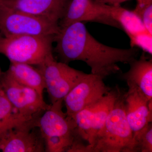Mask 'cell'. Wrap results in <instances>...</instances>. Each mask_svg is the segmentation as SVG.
Returning <instances> with one entry per match:
<instances>
[{"label":"cell","mask_w":152,"mask_h":152,"mask_svg":"<svg viewBox=\"0 0 152 152\" xmlns=\"http://www.w3.org/2000/svg\"><path fill=\"white\" fill-rule=\"evenodd\" d=\"M55 50L62 62L82 61L91 69V73L104 78L119 72L120 63L129 64L137 58L139 50L135 47L121 49L100 42L89 32L82 22L60 28L55 36Z\"/></svg>","instance_id":"obj_1"},{"label":"cell","mask_w":152,"mask_h":152,"mask_svg":"<svg viewBox=\"0 0 152 152\" xmlns=\"http://www.w3.org/2000/svg\"><path fill=\"white\" fill-rule=\"evenodd\" d=\"M63 100H60L52 104L37 122L43 139L45 152H68L80 138L73 119L63 112Z\"/></svg>","instance_id":"obj_2"},{"label":"cell","mask_w":152,"mask_h":152,"mask_svg":"<svg viewBox=\"0 0 152 152\" xmlns=\"http://www.w3.org/2000/svg\"><path fill=\"white\" fill-rule=\"evenodd\" d=\"M135 152L132 131L127 120L121 93L99 133L92 152Z\"/></svg>","instance_id":"obj_3"},{"label":"cell","mask_w":152,"mask_h":152,"mask_svg":"<svg viewBox=\"0 0 152 152\" xmlns=\"http://www.w3.org/2000/svg\"><path fill=\"white\" fill-rule=\"evenodd\" d=\"M55 36L0 37V53L10 62L39 65L53 53Z\"/></svg>","instance_id":"obj_4"},{"label":"cell","mask_w":152,"mask_h":152,"mask_svg":"<svg viewBox=\"0 0 152 152\" xmlns=\"http://www.w3.org/2000/svg\"><path fill=\"white\" fill-rule=\"evenodd\" d=\"M60 30L58 24L0 5V34L2 37L56 36Z\"/></svg>","instance_id":"obj_5"},{"label":"cell","mask_w":152,"mask_h":152,"mask_svg":"<svg viewBox=\"0 0 152 152\" xmlns=\"http://www.w3.org/2000/svg\"><path fill=\"white\" fill-rule=\"evenodd\" d=\"M43 76L52 104L64 100L66 95L81 81L87 74L71 67L68 64L57 61L53 53L38 65Z\"/></svg>","instance_id":"obj_6"},{"label":"cell","mask_w":152,"mask_h":152,"mask_svg":"<svg viewBox=\"0 0 152 152\" xmlns=\"http://www.w3.org/2000/svg\"><path fill=\"white\" fill-rule=\"evenodd\" d=\"M0 85L11 104L26 116L36 119L50 107L36 90L17 82L7 72L0 78Z\"/></svg>","instance_id":"obj_7"},{"label":"cell","mask_w":152,"mask_h":152,"mask_svg":"<svg viewBox=\"0 0 152 152\" xmlns=\"http://www.w3.org/2000/svg\"><path fill=\"white\" fill-rule=\"evenodd\" d=\"M101 76L87 74L80 82L64 98L66 114L72 118L74 115L88 106L99 101L110 91Z\"/></svg>","instance_id":"obj_8"},{"label":"cell","mask_w":152,"mask_h":152,"mask_svg":"<svg viewBox=\"0 0 152 152\" xmlns=\"http://www.w3.org/2000/svg\"><path fill=\"white\" fill-rule=\"evenodd\" d=\"M106 13L120 25L129 37L132 48H140L150 55L152 54V34L145 28L140 17L121 5L103 4Z\"/></svg>","instance_id":"obj_9"},{"label":"cell","mask_w":152,"mask_h":152,"mask_svg":"<svg viewBox=\"0 0 152 152\" xmlns=\"http://www.w3.org/2000/svg\"><path fill=\"white\" fill-rule=\"evenodd\" d=\"M85 22H96L121 29L119 24L106 13L103 4L95 0H69L59 22L60 28Z\"/></svg>","instance_id":"obj_10"},{"label":"cell","mask_w":152,"mask_h":152,"mask_svg":"<svg viewBox=\"0 0 152 152\" xmlns=\"http://www.w3.org/2000/svg\"><path fill=\"white\" fill-rule=\"evenodd\" d=\"M128 87L127 92L124 95L125 112L134 138L152 123V100H149L137 88Z\"/></svg>","instance_id":"obj_11"},{"label":"cell","mask_w":152,"mask_h":152,"mask_svg":"<svg viewBox=\"0 0 152 152\" xmlns=\"http://www.w3.org/2000/svg\"><path fill=\"white\" fill-rule=\"evenodd\" d=\"M69 1L0 0V5L59 24Z\"/></svg>","instance_id":"obj_12"},{"label":"cell","mask_w":152,"mask_h":152,"mask_svg":"<svg viewBox=\"0 0 152 152\" xmlns=\"http://www.w3.org/2000/svg\"><path fill=\"white\" fill-rule=\"evenodd\" d=\"M37 124L24 125L11 129L0 141V152H45L43 139L32 131Z\"/></svg>","instance_id":"obj_13"},{"label":"cell","mask_w":152,"mask_h":152,"mask_svg":"<svg viewBox=\"0 0 152 152\" xmlns=\"http://www.w3.org/2000/svg\"><path fill=\"white\" fill-rule=\"evenodd\" d=\"M129 69L121 76L128 87L137 88L149 101L152 100V60L144 53L131 62Z\"/></svg>","instance_id":"obj_14"},{"label":"cell","mask_w":152,"mask_h":152,"mask_svg":"<svg viewBox=\"0 0 152 152\" xmlns=\"http://www.w3.org/2000/svg\"><path fill=\"white\" fill-rule=\"evenodd\" d=\"M37 121L21 114L10 102L0 85V141L11 129L36 124Z\"/></svg>","instance_id":"obj_15"},{"label":"cell","mask_w":152,"mask_h":152,"mask_svg":"<svg viewBox=\"0 0 152 152\" xmlns=\"http://www.w3.org/2000/svg\"><path fill=\"white\" fill-rule=\"evenodd\" d=\"M120 94V90L118 89L111 90L96 104L93 114L89 141L88 145L89 152H92V148L97 137L103 128L107 117Z\"/></svg>","instance_id":"obj_16"},{"label":"cell","mask_w":152,"mask_h":152,"mask_svg":"<svg viewBox=\"0 0 152 152\" xmlns=\"http://www.w3.org/2000/svg\"><path fill=\"white\" fill-rule=\"evenodd\" d=\"M7 72L17 82L34 89L43 96L45 84L43 76L39 69L28 64L11 62Z\"/></svg>","instance_id":"obj_17"},{"label":"cell","mask_w":152,"mask_h":152,"mask_svg":"<svg viewBox=\"0 0 152 152\" xmlns=\"http://www.w3.org/2000/svg\"><path fill=\"white\" fill-rule=\"evenodd\" d=\"M97 103L78 112L72 118L75 123L78 135L88 143L90 140L93 114Z\"/></svg>","instance_id":"obj_18"},{"label":"cell","mask_w":152,"mask_h":152,"mask_svg":"<svg viewBox=\"0 0 152 152\" xmlns=\"http://www.w3.org/2000/svg\"><path fill=\"white\" fill-rule=\"evenodd\" d=\"M135 152H152V123L140 132L134 138Z\"/></svg>","instance_id":"obj_19"},{"label":"cell","mask_w":152,"mask_h":152,"mask_svg":"<svg viewBox=\"0 0 152 152\" xmlns=\"http://www.w3.org/2000/svg\"><path fill=\"white\" fill-rule=\"evenodd\" d=\"M137 15L142 20L147 31L152 34V4L148 6Z\"/></svg>","instance_id":"obj_20"},{"label":"cell","mask_w":152,"mask_h":152,"mask_svg":"<svg viewBox=\"0 0 152 152\" xmlns=\"http://www.w3.org/2000/svg\"><path fill=\"white\" fill-rule=\"evenodd\" d=\"M136 1L137 5L135 8L133 10L136 14L138 13L148 6L152 4V0H136Z\"/></svg>","instance_id":"obj_21"},{"label":"cell","mask_w":152,"mask_h":152,"mask_svg":"<svg viewBox=\"0 0 152 152\" xmlns=\"http://www.w3.org/2000/svg\"><path fill=\"white\" fill-rule=\"evenodd\" d=\"M101 4H106L110 5H121L122 3L128 0H95Z\"/></svg>","instance_id":"obj_22"},{"label":"cell","mask_w":152,"mask_h":152,"mask_svg":"<svg viewBox=\"0 0 152 152\" xmlns=\"http://www.w3.org/2000/svg\"><path fill=\"white\" fill-rule=\"evenodd\" d=\"M0 77H1V70H0Z\"/></svg>","instance_id":"obj_23"},{"label":"cell","mask_w":152,"mask_h":152,"mask_svg":"<svg viewBox=\"0 0 152 152\" xmlns=\"http://www.w3.org/2000/svg\"><path fill=\"white\" fill-rule=\"evenodd\" d=\"M1 34H0V37H1Z\"/></svg>","instance_id":"obj_24"}]
</instances>
